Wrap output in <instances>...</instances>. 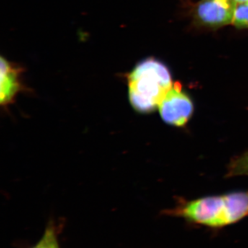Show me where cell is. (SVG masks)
I'll list each match as a JSON object with an SVG mask.
<instances>
[{
	"mask_svg": "<svg viewBox=\"0 0 248 248\" xmlns=\"http://www.w3.org/2000/svg\"><path fill=\"white\" fill-rule=\"evenodd\" d=\"M168 215L180 217L192 225L220 230L248 217V192L203 197L181 202L168 210Z\"/></svg>",
	"mask_w": 248,
	"mask_h": 248,
	"instance_id": "obj_1",
	"label": "cell"
},
{
	"mask_svg": "<svg viewBox=\"0 0 248 248\" xmlns=\"http://www.w3.org/2000/svg\"><path fill=\"white\" fill-rule=\"evenodd\" d=\"M126 80L130 104L134 110L143 114L157 109L174 84L169 68L154 58L139 62L126 74Z\"/></svg>",
	"mask_w": 248,
	"mask_h": 248,
	"instance_id": "obj_2",
	"label": "cell"
},
{
	"mask_svg": "<svg viewBox=\"0 0 248 248\" xmlns=\"http://www.w3.org/2000/svg\"><path fill=\"white\" fill-rule=\"evenodd\" d=\"M158 109L161 119L166 124L176 127L184 126L194 112V104L179 83H174Z\"/></svg>",
	"mask_w": 248,
	"mask_h": 248,
	"instance_id": "obj_3",
	"label": "cell"
},
{
	"mask_svg": "<svg viewBox=\"0 0 248 248\" xmlns=\"http://www.w3.org/2000/svg\"><path fill=\"white\" fill-rule=\"evenodd\" d=\"M236 4L234 0H200L194 12L195 22L210 29L232 24Z\"/></svg>",
	"mask_w": 248,
	"mask_h": 248,
	"instance_id": "obj_4",
	"label": "cell"
},
{
	"mask_svg": "<svg viewBox=\"0 0 248 248\" xmlns=\"http://www.w3.org/2000/svg\"><path fill=\"white\" fill-rule=\"evenodd\" d=\"M24 68L18 63L1 58V86L0 104L6 108L14 104L19 93L27 91L22 81Z\"/></svg>",
	"mask_w": 248,
	"mask_h": 248,
	"instance_id": "obj_5",
	"label": "cell"
},
{
	"mask_svg": "<svg viewBox=\"0 0 248 248\" xmlns=\"http://www.w3.org/2000/svg\"><path fill=\"white\" fill-rule=\"evenodd\" d=\"M31 248H60L55 225L50 223L39 242Z\"/></svg>",
	"mask_w": 248,
	"mask_h": 248,
	"instance_id": "obj_6",
	"label": "cell"
},
{
	"mask_svg": "<svg viewBox=\"0 0 248 248\" xmlns=\"http://www.w3.org/2000/svg\"><path fill=\"white\" fill-rule=\"evenodd\" d=\"M228 175L232 177L248 175V151L232 161Z\"/></svg>",
	"mask_w": 248,
	"mask_h": 248,
	"instance_id": "obj_7",
	"label": "cell"
},
{
	"mask_svg": "<svg viewBox=\"0 0 248 248\" xmlns=\"http://www.w3.org/2000/svg\"><path fill=\"white\" fill-rule=\"evenodd\" d=\"M232 24L237 29H248V1L236 4Z\"/></svg>",
	"mask_w": 248,
	"mask_h": 248,
	"instance_id": "obj_8",
	"label": "cell"
},
{
	"mask_svg": "<svg viewBox=\"0 0 248 248\" xmlns=\"http://www.w3.org/2000/svg\"><path fill=\"white\" fill-rule=\"evenodd\" d=\"M236 3H241V2H246V1H248V0H234Z\"/></svg>",
	"mask_w": 248,
	"mask_h": 248,
	"instance_id": "obj_9",
	"label": "cell"
}]
</instances>
